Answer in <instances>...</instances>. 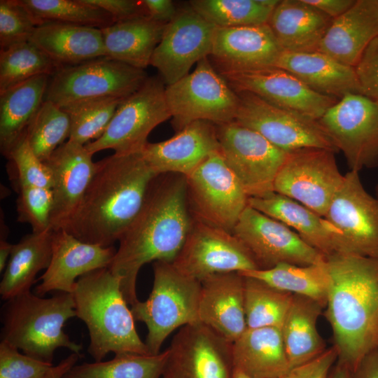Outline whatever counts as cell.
Masks as SVG:
<instances>
[{
	"label": "cell",
	"mask_w": 378,
	"mask_h": 378,
	"mask_svg": "<svg viewBox=\"0 0 378 378\" xmlns=\"http://www.w3.org/2000/svg\"><path fill=\"white\" fill-rule=\"evenodd\" d=\"M192 222L186 176L171 173L158 175L139 214L120 239L108 267L120 279L128 304L139 300L136 280L140 269L150 262H172L185 242Z\"/></svg>",
	"instance_id": "cell-1"
},
{
	"label": "cell",
	"mask_w": 378,
	"mask_h": 378,
	"mask_svg": "<svg viewBox=\"0 0 378 378\" xmlns=\"http://www.w3.org/2000/svg\"><path fill=\"white\" fill-rule=\"evenodd\" d=\"M158 175L141 153H114L96 162L90 184L64 230L84 242L112 246L139 214Z\"/></svg>",
	"instance_id": "cell-2"
},
{
	"label": "cell",
	"mask_w": 378,
	"mask_h": 378,
	"mask_svg": "<svg viewBox=\"0 0 378 378\" xmlns=\"http://www.w3.org/2000/svg\"><path fill=\"white\" fill-rule=\"evenodd\" d=\"M326 260L330 283L325 316L337 361L353 372L378 346V258L336 253Z\"/></svg>",
	"instance_id": "cell-3"
},
{
	"label": "cell",
	"mask_w": 378,
	"mask_h": 378,
	"mask_svg": "<svg viewBox=\"0 0 378 378\" xmlns=\"http://www.w3.org/2000/svg\"><path fill=\"white\" fill-rule=\"evenodd\" d=\"M72 295L76 317L88 329V353L94 361L111 352L153 355L136 332L120 279L108 267L79 277Z\"/></svg>",
	"instance_id": "cell-4"
},
{
	"label": "cell",
	"mask_w": 378,
	"mask_h": 378,
	"mask_svg": "<svg viewBox=\"0 0 378 378\" xmlns=\"http://www.w3.org/2000/svg\"><path fill=\"white\" fill-rule=\"evenodd\" d=\"M75 316L72 293L57 292L44 298L29 290L6 300L2 306L1 340L49 363L58 348L81 354L82 345L63 330L66 321Z\"/></svg>",
	"instance_id": "cell-5"
},
{
	"label": "cell",
	"mask_w": 378,
	"mask_h": 378,
	"mask_svg": "<svg viewBox=\"0 0 378 378\" xmlns=\"http://www.w3.org/2000/svg\"><path fill=\"white\" fill-rule=\"evenodd\" d=\"M153 268L150 294L130 309L134 320L146 326L144 342L150 354L155 355L160 353L164 340L176 329L200 322L201 282L184 275L172 262L155 261Z\"/></svg>",
	"instance_id": "cell-6"
},
{
	"label": "cell",
	"mask_w": 378,
	"mask_h": 378,
	"mask_svg": "<svg viewBox=\"0 0 378 378\" xmlns=\"http://www.w3.org/2000/svg\"><path fill=\"white\" fill-rule=\"evenodd\" d=\"M165 98L176 132L197 120L215 125L234 121L239 106L237 93L209 57L200 60L191 73L166 85Z\"/></svg>",
	"instance_id": "cell-7"
},
{
	"label": "cell",
	"mask_w": 378,
	"mask_h": 378,
	"mask_svg": "<svg viewBox=\"0 0 378 378\" xmlns=\"http://www.w3.org/2000/svg\"><path fill=\"white\" fill-rule=\"evenodd\" d=\"M148 77L144 69L100 57L59 68L50 78L44 100L63 106L92 99H124L136 91Z\"/></svg>",
	"instance_id": "cell-8"
},
{
	"label": "cell",
	"mask_w": 378,
	"mask_h": 378,
	"mask_svg": "<svg viewBox=\"0 0 378 378\" xmlns=\"http://www.w3.org/2000/svg\"><path fill=\"white\" fill-rule=\"evenodd\" d=\"M186 178L192 218L232 232L248 206L249 197L220 151L209 156Z\"/></svg>",
	"instance_id": "cell-9"
},
{
	"label": "cell",
	"mask_w": 378,
	"mask_h": 378,
	"mask_svg": "<svg viewBox=\"0 0 378 378\" xmlns=\"http://www.w3.org/2000/svg\"><path fill=\"white\" fill-rule=\"evenodd\" d=\"M160 76H148L134 93L120 102L107 129L98 139L85 145L92 155L111 149L125 155L141 153L151 131L171 118Z\"/></svg>",
	"instance_id": "cell-10"
},
{
	"label": "cell",
	"mask_w": 378,
	"mask_h": 378,
	"mask_svg": "<svg viewBox=\"0 0 378 378\" xmlns=\"http://www.w3.org/2000/svg\"><path fill=\"white\" fill-rule=\"evenodd\" d=\"M220 151L249 197L274 192L288 152L235 120L216 125Z\"/></svg>",
	"instance_id": "cell-11"
},
{
	"label": "cell",
	"mask_w": 378,
	"mask_h": 378,
	"mask_svg": "<svg viewBox=\"0 0 378 378\" xmlns=\"http://www.w3.org/2000/svg\"><path fill=\"white\" fill-rule=\"evenodd\" d=\"M335 152L322 148L288 151L274 183V192L287 196L324 217L344 175Z\"/></svg>",
	"instance_id": "cell-12"
},
{
	"label": "cell",
	"mask_w": 378,
	"mask_h": 378,
	"mask_svg": "<svg viewBox=\"0 0 378 378\" xmlns=\"http://www.w3.org/2000/svg\"><path fill=\"white\" fill-rule=\"evenodd\" d=\"M351 170L378 165V105L366 96L349 93L318 120Z\"/></svg>",
	"instance_id": "cell-13"
},
{
	"label": "cell",
	"mask_w": 378,
	"mask_h": 378,
	"mask_svg": "<svg viewBox=\"0 0 378 378\" xmlns=\"http://www.w3.org/2000/svg\"><path fill=\"white\" fill-rule=\"evenodd\" d=\"M358 172L344 174L323 218L337 231V253L378 258V199L366 191Z\"/></svg>",
	"instance_id": "cell-14"
},
{
	"label": "cell",
	"mask_w": 378,
	"mask_h": 378,
	"mask_svg": "<svg viewBox=\"0 0 378 378\" xmlns=\"http://www.w3.org/2000/svg\"><path fill=\"white\" fill-rule=\"evenodd\" d=\"M236 92L239 106L235 121L277 148L286 152L308 147L338 151L318 120L275 106L251 92Z\"/></svg>",
	"instance_id": "cell-15"
},
{
	"label": "cell",
	"mask_w": 378,
	"mask_h": 378,
	"mask_svg": "<svg viewBox=\"0 0 378 378\" xmlns=\"http://www.w3.org/2000/svg\"><path fill=\"white\" fill-rule=\"evenodd\" d=\"M172 263L184 275L200 282L216 274L258 270L251 253L232 232L193 218Z\"/></svg>",
	"instance_id": "cell-16"
},
{
	"label": "cell",
	"mask_w": 378,
	"mask_h": 378,
	"mask_svg": "<svg viewBox=\"0 0 378 378\" xmlns=\"http://www.w3.org/2000/svg\"><path fill=\"white\" fill-rule=\"evenodd\" d=\"M232 233L251 253L258 270L270 269L283 263L309 265L326 258L296 232L249 205Z\"/></svg>",
	"instance_id": "cell-17"
},
{
	"label": "cell",
	"mask_w": 378,
	"mask_h": 378,
	"mask_svg": "<svg viewBox=\"0 0 378 378\" xmlns=\"http://www.w3.org/2000/svg\"><path fill=\"white\" fill-rule=\"evenodd\" d=\"M162 378H232V342L207 326H184L167 348Z\"/></svg>",
	"instance_id": "cell-18"
},
{
	"label": "cell",
	"mask_w": 378,
	"mask_h": 378,
	"mask_svg": "<svg viewBox=\"0 0 378 378\" xmlns=\"http://www.w3.org/2000/svg\"><path fill=\"white\" fill-rule=\"evenodd\" d=\"M216 28L190 6L178 9L167 24L150 60L165 85L186 76L195 64L209 57Z\"/></svg>",
	"instance_id": "cell-19"
},
{
	"label": "cell",
	"mask_w": 378,
	"mask_h": 378,
	"mask_svg": "<svg viewBox=\"0 0 378 378\" xmlns=\"http://www.w3.org/2000/svg\"><path fill=\"white\" fill-rule=\"evenodd\" d=\"M219 74L236 92H251L275 106L317 120L338 101L275 66Z\"/></svg>",
	"instance_id": "cell-20"
},
{
	"label": "cell",
	"mask_w": 378,
	"mask_h": 378,
	"mask_svg": "<svg viewBox=\"0 0 378 378\" xmlns=\"http://www.w3.org/2000/svg\"><path fill=\"white\" fill-rule=\"evenodd\" d=\"M114 247L84 242L64 229L53 231L52 257L39 278L36 294L43 297L52 291L73 293L78 279L92 271L108 267L115 255Z\"/></svg>",
	"instance_id": "cell-21"
},
{
	"label": "cell",
	"mask_w": 378,
	"mask_h": 378,
	"mask_svg": "<svg viewBox=\"0 0 378 378\" xmlns=\"http://www.w3.org/2000/svg\"><path fill=\"white\" fill-rule=\"evenodd\" d=\"M92 156L85 146L67 140L45 162L53 178V231L65 229L77 209L95 171Z\"/></svg>",
	"instance_id": "cell-22"
},
{
	"label": "cell",
	"mask_w": 378,
	"mask_h": 378,
	"mask_svg": "<svg viewBox=\"0 0 378 378\" xmlns=\"http://www.w3.org/2000/svg\"><path fill=\"white\" fill-rule=\"evenodd\" d=\"M283 52L267 24L216 28L209 57L218 73L275 66Z\"/></svg>",
	"instance_id": "cell-23"
},
{
	"label": "cell",
	"mask_w": 378,
	"mask_h": 378,
	"mask_svg": "<svg viewBox=\"0 0 378 378\" xmlns=\"http://www.w3.org/2000/svg\"><path fill=\"white\" fill-rule=\"evenodd\" d=\"M220 150L216 125L192 122L169 139L148 142L141 155L158 174H190L211 154Z\"/></svg>",
	"instance_id": "cell-24"
},
{
	"label": "cell",
	"mask_w": 378,
	"mask_h": 378,
	"mask_svg": "<svg viewBox=\"0 0 378 378\" xmlns=\"http://www.w3.org/2000/svg\"><path fill=\"white\" fill-rule=\"evenodd\" d=\"M199 321L234 342L247 329L244 277L239 272L211 275L201 281Z\"/></svg>",
	"instance_id": "cell-25"
},
{
	"label": "cell",
	"mask_w": 378,
	"mask_h": 378,
	"mask_svg": "<svg viewBox=\"0 0 378 378\" xmlns=\"http://www.w3.org/2000/svg\"><path fill=\"white\" fill-rule=\"evenodd\" d=\"M378 36V0H357L333 19L318 51L355 67L366 48Z\"/></svg>",
	"instance_id": "cell-26"
},
{
	"label": "cell",
	"mask_w": 378,
	"mask_h": 378,
	"mask_svg": "<svg viewBox=\"0 0 378 378\" xmlns=\"http://www.w3.org/2000/svg\"><path fill=\"white\" fill-rule=\"evenodd\" d=\"M333 19L304 0H282L267 24L284 52L318 51Z\"/></svg>",
	"instance_id": "cell-27"
},
{
	"label": "cell",
	"mask_w": 378,
	"mask_h": 378,
	"mask_svg": "<svg viewBox=\"0 0 378 378\" xmlns=\"http://www.w3.org/2000/svg\"><path fill=\"white\" fill-rule=\"evenodd\" d=\"M29 41L59 68L106 56L100 29L61 22L36 27Z\"/></svg>",
	"instance_id": "cell-28"
},
{
	"label": "cell",
	"mask_w": 378,
	"mask_h": 378,
	"mask_svg": "<svg viewBox=\"0 0 378 378\" xmlns=\"http://www.w3.org/2000/svg\"><path fill=\"white\" fill-rule=\"evenodd\" d=\"M275 66L293 74L312 90L341 99L349 93L361 94L355 68L343 64L319 51H283Z\"/></svg>",
	"instance_id": "cell-29"
},
{
	"label": "cell",
	"mask_w": 378,
	"mask_h": 378,
	"mask_svg": "<svg viewBox=\"0 0 378 378\" xmlns=\"http://www.w3.org/2000/svg\"><path fill=\"white\" fill-rule=\"evenodd\" d=\"M248 205L284 223L325 257L337 253V231L323 217L301 203L284 195L272 192L248 198Z\"/></svg>",
	"instance_id": "cell-30"
},
{
	"label": "cell",
	"mask_w": 378,
	"mask_h": 378,
	"mask_svg": "<svg viewBox=\"0 0 378 378\" xmlns=\"http://www.w3.org/2000/svg\"><path fill=\"white\" fill-rule=\"evenodd\" d=\"M232 363L251 378H280L290 370L281 328H247L232 343Z\"/></svg>",
	"instance_id": "cell-31"
},
{
	"label": "cell",
	"mask_w": 378,
	"mask_h": 378,
	"mask_svg": "<svg viewBox=\"0 0 378 378\" xmlns=\"http://www.w3.org/2000/svg\"><path fill=\"white\" fill-rule=\"evenodd\" d=\"M166 26L147 16L115 22L101 29L106 56L144 69L150 64Z\"/></svg>",
	"instance_id": "cell-32"
},
{
	"label": "cell",
	"mask_w": 378,
	"mask_h": 378,
	"mask_svg": "<svg viewBox=\"0 0 378 378\" xmlns=\"http://www.w3.org/2000/svg\"><path fill=\"white\" fill-rule=\"evenodd\" d=\"M50 77L37 76L0 93V146L6 158L43 102Z\"/></svg>",
	"instance_id": "cell-33"
},
{
	"label": "cell",
	"mask_w": 378,
	"mask_h": 378,
	"mask_svg": "<svg viewBox=\"0 0 378 378\" xmlns=\"http://www.w3.org/2000/svg\"><path fill=\"white\" fill-rule=\"evenodd\" d=\"M324 307L311 298L293 295L281 328L290 369L305 363L326 350L317 328Z\"/></svg>",
	"instance_id": "cell-34"
},
{
	"label": "cell",
	"mask_w": 378,
	"mask_h": 378,
	"mask_svg": "<svg viewBox=\"0 0 378 378\" xmlns=\"http://www.w3.org/2000/svg\"><path fill=\"white\" fill-rule=\"evenodd\" d=\"M53 230L32 232L13 244L1 283L0 295L8 300L30 290L36 276L49 266Z\"/></svg>",
	"instance_id": "cell-35"
},
{
	"label": "cell",
	"mask_w": 378,
	"mask_h": 378,
	"mask_svg": "<svg viewBox=\"0 0 378 378\" xmlns=\"http://www.w3.org/2000/svg\"><path fill=\"white\" fill-rule=\"evenodd\" d=\"M257 279L277 290L304 296L326 305L330 278L326 258L309 265L279 264L267 270L239 272Z\"/></svg>",
	"instance_id": "cell-36"
},
{
	"label": "cell",
	"mask_w": 378,
	"mask_h": 378,
	"mask_svg": "<svg viewBox=\"0 0 378 378\" xmlns=\"http://www.w3.org/2000/svg\"><path fill=\"white\" fill-rule=\"evenodd\" d=\"M167 356V349L155 355L115 354L109 360L76 364L62 378H160Z\"/></svg>",
	"instance_id": "cell-37"
},
{
	"label": "cell",
	"mask_w": 378,
	"mask_h": 378,
	"mask_svg": "<svg viewBox=\"0 0 378 378\" xmlns=\"http://www.w3.org/2000/svg\"><path fill=\"white\" fill-rule=\"evenodd\" d=\"M279 0H192L189 6L217 28L267 24Z\"/></svg>",
	"instance_id": "cell-38"
},
{
	"label": "cell",
	"mask_w": 378,
	"mask_h": 378,
	"mask_svg": "<svg viewBox=\"0 0 378 378\" xmlns=\"http://www.w3.org/2000/svg\"><path fill=\"white\" fill-rule=\"evenodd\" d=\"M37 26L46 22H61L105 28L114 20L105 10L86 0H19Z\"/></svg>",
	"instance_id": "cell-39"
},
{
	"label": "cell",
	"mask_w": 378,
	"mask_h": 378,
	"mask_svg": "<svg viewBox=\"0 0 378 378\" xmlns=\"http://www.w3.org/2000/svg\"><path fill=\"white\" fill-rule=\"evenodd\" d=\"M244 277L247 328H281L293 295L272 288L257 279Z\"/></svg>",
	"instance_id": "cell-40"
},
{
	"label": "cell",
	"mask_w": 378,
	"mask_h": 378,
	"mask_svg": "<svg viewBox=\"0 0 378 378\" xmlns=\"http://www.w3.org/2000/svg\"><path fill=\"white\" fill-rule=\"evenodd\" d=\"M58 69L29 41L0 50V93L37 76H52Z\"/></svg>",
	"instance_id": "cell-41"
},
{
	"label": "cell",
	"mask_w": 378,
	"mask_h": 378,
	"mask_svg": "<svg viewBox=\"0 0 378 378\" xmlns=\"http://www.w3.org/2000/svg\"><path fill=\"white\" fill-rule=\"evenodd\" d=\"M70 128L69 115L60 106L44 100L24 136L34 154L45 162L69 139Z\"/></svg>",
	"instance_id": "cell-42"
},
{
	"label": "cell",
	"mask_w": 378,
	"mask_h": 378,
	"mask_svg": "<svg viewBox=\"0 0 378 378\" xmlns=\"http://www.w3.org/2000/svg\"><path fill=\"white\" fill-rule=\"evenodd\" d=\"M122 99L116 97L92 99L60 106L70 118L68 140L85 146L101 137Z\"/></svg>",
	"instance_id": "cell-43"
},
{
	"label": "cell",
	"mask_w": 378,
	"mask_h": 378,
	"mask_svg": "<svg viewBox=\"0 0 378 378\" xmlns=\"http://www.w3.org/2000/svg\"><path fill=\"white\" fill-rule=\"evenodd\" d=\"M7 158L14 165L18 190L29 186L52 189L53 178L49 167L34 154L24 136L13 148Z\"/></svg>",
	"instance_id": "cell-44"
},
{
	"label": "cell",
	"mask_w": 378,
	"mask_h": 378,
	"mask_svg": "<svg viewBox=\"0 0 378 378\" xmlns=\"http://www.w3.org/2000/svg\"><path fill=\"white\" fill-rule=\"evenodd\" d=\"M18 190V220L29 224L34 232L51 229L50 216L53 205L52 190L29 186L22 187Z\"/></svg>",
	"instance_id": "cell-45"
},
{
	"label": "cell",
	"mask_w": 378,
	"mask_h": 378,
	"mask_svg": "<svg viewBox=\"0 0 378 378\" xmlns=\"http://www.w3.org/2000/svg\"><path fill=\"white\" fill-rule=\"evenodd\" d=\"M36 27L19 0L0 1V50L29 41Z\"/></svg>",
	"instance_id": "cell-46"
},
{
	"label": "cell",
	"mask_w": 378,
	"mask_h": 378,
	"mask_svg": "<svg viewBox=\"0 0 378 378\" xmlns=\"http://www.w3.org/2000/svg\"><path fill=\"white\" fill-rule=\"evenodd\" d=\"M52 366L19 352L5 341L0 342V378H43Z\"/></svg>",
	"instance_id": "cell-47"
},
{
	"label": "cell",
	"mask_w": 378,
	"mask_h": 378,
	"mask_svg": "<svg viewBox=\"0 0 378 378\" xmlns=\"http://www.w3.org/2000/svg\"><path fill=\"white\" fill-rule=\"evenodd\" d=\"M354 68L361 94L378 105V36L368 45Z\"/></svg>",
	"instance_id": "cell-48"
},
{
	"label": "cell",
	"mask_w": 378,
	"mask_h": 378,
	"mask_svg": "<svg viewBox=\"0 0 378 378\" xmlns=\"http://www.w3.org/2000/svg\"><path fill=\"white\" fill-rule=\"evenodd\" d=\"M337 360L336 350L331 346L312 360L290 368L280 378H328Z\"/></svg>",
	"instance_id": "cell-49"
},
{
	"label": "cell",
	"mask_w": 378,
	"mask_h": 378,
	"mask_svg": "<svg viewBox=\"0 0 378 378\" xmlns=\"http://www.w3.org/2000/svg\"><path fill=\"white\" fill-rule=\"evenodd\" d=\"M108 12L114 22L146 16L142 0H86Z\"/></svg>",
	"instance_id": "cell-50"
},
{
	"label": "cell",
	"mask_w": 378,
	"mask_h": 378,
	"mask_svg": "<svg viewBox=\"0 0 378 378\" xmlns=\"http://www.w3.org/2000/svg\"><path fill=\"white\" fill-rule=\"evenodd\" d=\"M146 16L167 24L176 16L178 9L171 0H142Z\"/></svg>",
	"instance_id": "cell-51"
},
{
	"label": "cell",
	"mask_w": 378,
	"mask_h": 378,
	"mask_svg": "<svg viewBox=\"0 0 378 378\" xmlns=\"http://www.w3.org/2000/svg\"><path fill=\"white\" fill-rule=\"evenodd\" d=\"M308 4L318 9L335 19L347 11L355 3L354 0H304Z\"/></svg>",
	"instance_id": "cell-52"
},
{
	"label": "cell",
	"mask_w": 378,
	"mask_h": 378,
	"mask_svg": "<svg viewBox=\"0 0 378 378\" xmlns=\"http://www.w3.org/2000/svg\"><path fill=\"white\" fill-rule=\"evenodd\" d=\"M353 378H378V346L366 354L352 372Z\"/></svg>",
	"instance_id": "cell-53"
},
{
	"label": "cell",
	"mask_w": 378,
	"mask_h": 378,
	"mask_svg": "<svg viewBox=\"0 0 378 378\" xmlns=\"http://www.w3.org/2000/svg\"><path fill=\"white\" fill-rule=\"evenodd\" d=\"M82 354L71 353L57 365H53L43 378H62L78 362Z\"/></svg>",
	"instance_id": "cell-54"
},
{
	"label": "cell",
	"mask_w": 378,
	"mask_h": 378,
	"mask_svg": "<svg viewBox=\"0 0 378 378\" xmlns=\"http://www.w3.org/2000/svg\"><path fill=\"white\" fill-rule=\"evenodd\" d=\"M13 244L6 239H0V272L5 270L8 262Z\"/></svg>",
	"instance_id": "cell-55"
},
{
	"label": "cell",
	"mask_w": 378,
	"mask_h": 378,
	"mask_svg": "<svg viewBox=\"0 0 378 378\" xmlns=\"http://www.w3.org/2000/svg\"><path fill=\"white\" fill-rule=\"evenodd\" d=\"M328 378H353L352 372L337 361L332 368Z\"/></svg>",
	"instance_id": "cell-56"
},
{
	"label": "cell",
	"mask_w": 378,
	"mask_h": 378,
	"mask_svg": "<svg viewBox=\"0 0 378 378\" xmlns=\"http://www.w3.org/2000/svg\"><path fill=\"white\" fill-rule=\"evenodd\" d=\"M232 378H251V377L246 375L244 373L241 372V371L238 370L234 369Z\"/></svg>",
	"instance_id": "cell-57"
}]
</instances>
